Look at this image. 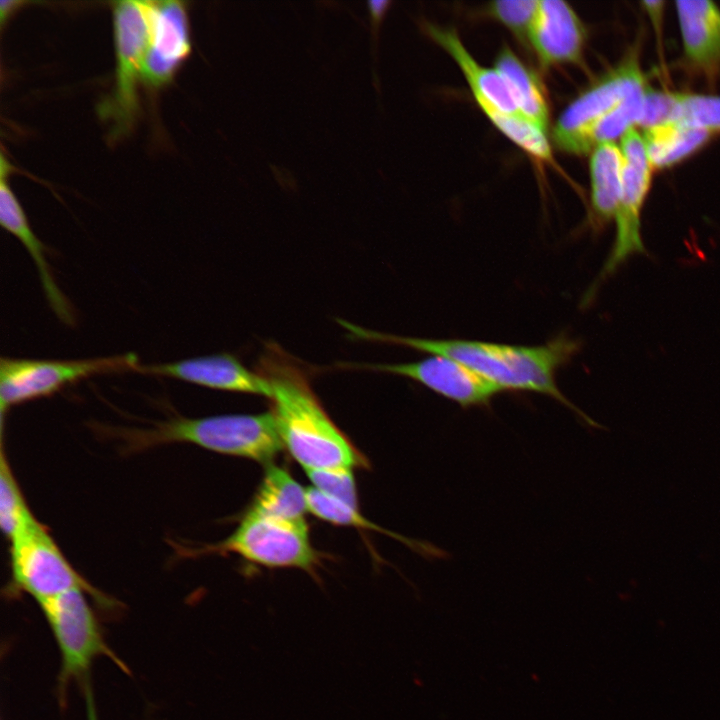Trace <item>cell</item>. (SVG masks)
I'll return each mask as SVG.
<instances>
[{"instance_id": "7", "label": "cell", "mask_w": 720, "mask_h": 720, "mask_svg": "<svg viewBox=\"0 0 720 720\" xmlns=\"http://www.w3.org/2000/svg\"><path fill=\"white\" fill-rule=\"evenodd\" d=\"M113 27L116 51L115 84L110 97L101 104L100 113L112 123V136L127 134L139 112L138 84L150 34L149 1L113 3Z\"/></svg>"}, {"instance_id": "25", "label": "cell", "mask_w": 720, "mask_h": 720, "mask_svg": "<svg viewBox=\"0 0 720 720\" xmlns=\"http://www.w3.org/2000/svg\"><path fill=\"white\" fill-rule=\"evenodd\" d=\"M670 121L720 135V95L674 91Z\"/></svg>"}, {"instance_id": "3", "label": "cell", "mask_w": 720, "mask_h": 720, "mask_svg": "<svg viewBox=\"0 0 720 720\" xmlns=\"http://www.w3.org/2000/svg\"><path fill=\"white\" fill-rule=\"evenodd\" d=\"M114 433L130 450L182 442L258 462L271 461L284 448L271 411L202 418L175 415L146 428H117Z\"/></svg>"}, {"instance_id": "29", "label": "cell", "mask_w": 720, "mask_h": 720, "mask_svg": "<svg viewBox=\"0 0 720 720\" xmlns=\"http://www.w3.org/2000/svg\"><path fill=\"white\" fill-rule=\"evenodd\" d=\"M88 688L89 687L86 688L85 692L87 720H98L94 698L91 690Z\"/></svg>"}, {"instance_id": "26", "label": "cell", "mask_w": 720, "mask_h": 720, "mask_svg": "<svg viewBox=\"0 0 720 720\" xmlns=\"http://www.w3.org/2000/svg\"><path fill=\"white\" fill-rule=\"evenodd\" d=\"M539 0H502L488 4V15L522 40L529 38Z\"/></svg>"}, {"instance_id": "11", "label": "cell", "mask_w": 720, "mask_h": 720, "mask_svg": "<svg viewBox=\"0 0 720 720\" xmlns=\"http://www.w3.org/2000/svg\"><path fill=\"white\" fill-rule=\"evenodd\" d=\"M358 367L407 377L462 407L487 405L502 392L495 384L463 364L444 356L396 364H358Z\"/></svg>"}, {"instance_id": "24", "label": "cell", "mask_w": 720, "mask_h": 720, "mask_svg": "<svg viewBox=\"0 0 720 720\" xmlns=\"http://www.w3.org/2000/svg\"><path fill=\"white\" fill-rule=\"evenodd\" d=\"M36 520L17 483L4 451L0 460V525L8 540Z\"/></svg>"}, {"instance_id": "13", "label": "cell", "mask_w": 720, "mask_h": 720, "mask_svg": "<svg viewBox=\"0 0 720 720\" xmlns=\"http://www.w3.org/2000/svg\"><path fill=\"white\" fill-rule=\"evenodd\" d=\"M134 372L173 378L210 389L271 397L268 381L257 371L247 369L235 356L227 353L166 363H140Z\"/></svg>"}, {"instance_id": "14", "label": "cell", "mask_w": 720, "mask_h": 720, "mask_svg": "<svg viewBox=\"0 0 720 720\" xmlns=\"http://www.w3.org/2000/svg\"><path fill=\"white\" fill-rule=\"evenodd\" d=\"M528 42L543 67L565 63L581 64L586 30L568 3L562 0H541Z\"/></svg>"}, {"instance_id": "2", "label": "cell", "mask_w": 720, "mask_h": 720, "mask_svg": "<svg viewBox=\"0 0 720 720\" xmlns=\"http://www.w3.org/2000/svg\"><path fill=\"white\" fill-rule=\"evenodd\" d=\"M256 371L271 387L272 414L284 447L306 472L352 470L363 457L328 416L304 369L270 343Z\"/></svg>"}, {"instance_id": "20", "label": "cell", "mask_w": 720, "mask_h": 720, "mask_svg": "<svg viewBox=\"0 0 720 720\" xmlns=\"http://www.w3.org/2000/svg\"><path fill=\"white\" fill-rule=\"evenodd\" d=\"M495 69L508 84L520 115L541 129H547L549 107L543 84L532 70L509 48L499 52Z\"/></svg>"}, {"instance_id": "8", "label": "cell", "mask_w": 720, "mask_h": 720, "mask_svg": "<svg viewBox=\"0 0 720 720\" xmlns=\"http://www.w3.org/2000/svg\"><path fill=\"white\" fill-rule=\"evenodd\" d=\"M86 594L80 589L71 590L39 604L60 652L58 682L62 694L71 680L87 674L98 657H107L123 671H129L106 643Z\"/></svg>"}, {"instance_id": "5", "label": "cell", "mask_w": 720, "mask_h": 720, "mask_svg": "<svg viewBox=\"0 0 720 720\" xmlns=\"http://www.w3.org/2000/svg\"><path fill=\"white\" fill-rule=\"evenodd\" d=\"M648 86L639 48L634 47L567 106L554 126L555 144L567 153L587 154L590 131L628 99L644 93Z\"/></svg>"}, {"instance_id": "22", "label": "cell", "mask_w": 720, "mask_h": 720, "mask_svg": "<svg viewBox=\"0 0 720 720\" xmlns=\"http://www.w3.org/2000/svg\"><path fill=\"white\" fill-rule=\"evenodd\" d=\"M307 506L308 511L316 517L337 525L354 526L357 528L370 529L386 533L398 540L408 544V546L415 548L424 554H430L432 556H441L443 552L430 544H423L422 542L412 541L402 536L381 529L373 522L364 518L358 508L353 507L341 500L333 498L324 494L314 487L306 489Z\"/></svg>"}, {"instance_id": "4", "label": "cell", "mask_w": 720, "mask_h": 720, "mask_svg": "<svg viewBox=\"0 0 720 720\" xmlns=\"http://www.w3.org/2000/svg\"><path fill=\"white\" fill-rule=\"evenodd\" d=\"M10 542L12 586L40 604L65 592L80 589L99 605L117 602L83 578L65 557L47 528L37 519Z\"/></svg>"}, {"instance_id": "18", "label": "cell", "mask_w": 720, "mask_h": 720, "mask_svg": "<svg viewBox=\"0 0 720 720\" xmlns=\"http://www.w3.org/2000/svg\"><path fill=\"white\" fill-rule=\"evenodd\" d=\"M589 173L591 208L598 223L614 220L619 205L624 173V158L620 146L606 142L590 153Z\"/></svg>"}, {"instance_id": "9", "label": "cell", "mask_w": 720, "mask_h": 720, "mask_svg": "<svg viewBox=\"0 0 720 720\" xmlns=\"http://www.w3.org/2000/svg\"><path fill=\"white\" fill-rule=\"evenodd\" d=\"M200 552H233L270 568L312 570L317 562L305 520H286L248 510L229 537L193 553Z\"/></svg>"}, {"instance_id": "19", "label": "cell", "mask_w": 720, "mask_h": 720, "mask_svg": "<svg viewBox=\"0 0 720 720\" xmlns=\"http://www.w3.org/2000/svg\"><path fill=\"white\" fill-rule=\"evenodd\" d=\"M642 137L655 171L671 168L690 158L715 136L703 129L669 121L644 129Z\"/></svg>"}, {"instance_id": "15", "label": "cell", "mask_w": 720, "mask_h": 720, "mask_svg": "<svg viewBox=\"0 0 720 720\" xmlns=\"http://www.w3.org/2000/svg\"><path fill=\"white\" fill-rule=\"evenodd\" d=\"M683 60L696 75L713 83L720 75V8L712 1H676Z\"/></svg>"}, {"instance_id": "21", "label": "cell", "mask_w": 720, "mask_h": 720, "mask_svg": "<svg viewBox=\"0 0 720 720\" xmlns=\"http://www.w3.org/2000/svg\"><path fill=\"white\" fill-rule=\"evenodd\" d=\"M248 511L286 520L303 521L308 511L306 489L286 470L269 465Z\"/></svg>"}, {"instance_id": "23", "label": "cell", "mask_w": 720, "mask_h": 720, "mask_svg": "<svg viewBox=\"0 0 720 720\" xmlns=\"http://www.w3.org/2000/svg\"><path fill=\"white\" fill-rule=\"evenodd\" d=\"M494 126L537 161L551 163L552 150L546 131L517 115L501 112L484 100H475Z\"/></svg>"}, {"instance_id": "10", "label": "cell", "mask_w": 720, "mask_h": 720, "mask_svg": "<svg viewBox=\"0 0 720 720\" xmlns=\"http://www.w3.org/2000/svg\"><path fill=\"white\" fill-rule=\"evenodd\" d=\"M624 158L622 193L614 217L616 235L609 255L598 277L585 296L592 300L599 285L613 275L630 257L645 254L642 237V210L650 191L653 168L642 134L632 128L620 139Z\"/></svg>"}, {"instance_id": "28", "label": "cell", "mask_w": 720, "mask_h": 720, "mask_svg": "<svg viewBox=\"0 0 720 720\" xmlns=\"http://www.w3.org/2000/svg\"><path fill=\"white\" fill-rule=\"evenodd\" d=\"M29 2L27 1H19V0H2L0 2V24L1 27L4 26L5 22L8 20V18L21 6L27 4Z\"/></svg>"}, {"instance_id": "17", "label": "cell", "mask_w": 720, "mask_h": 720, "mask_svg": "<svg viewBox=\"0 0 720 720\" xmlns=\"http://www.w3.org/2000/svg\"><path fill=\"white\" fill-rule=\"evenodd\" d=\"M423 27L426 34L457 63L475 100L487 101L503 113L521 116L502 75L495 68L491 69L479 64L466 49L455 30L430 23L423 24Z\"/></svg>"}, {"instance_id": "12", "label": "cell", "mask_w": 720, "mask_h": 720, "mask_svg": "<svg viewBox=\"0 0 720 720\" xmlns=\"http://www.w3.org/2000/svg\"><path fill=\"white\" fill-rule=\"evenodd\" d=\"M150 34L142 82L158 88L170 82L191 51L188 17L181 1H149Z\"/></svg>"}, {"instance_id": "16", "label": "cell", "mask_w": 720, "mask_h": 720, "mask_svg": "<svg viewBox=\"0 0 720 720\" xmlns=\"http://www.w3.org/2000/svg\"><path fill=\"white\" fill-rule=\"evenodd\" d=\"M11 168L9 161L2 153L0 164V224L6 231L14 235L29 252L38 270L46 299L58 319L65 325L74 326L76 322L74 309L57 285L45 255L49 249L33 232L21 204L8 184L7 176Z\"/></svg>"}, {"instance_id": "6", "label": "cell", "mask_w": 720, "mask_h": 720, "mask_svg": "<svg viewBox=\"0 0 720 720\" xmlns=\"http://www.w3.org/2000/svg\"><path fill=\"white\" fill-rule=\"evenodd\" d=\"M139 364L135 353L77 360L1 357L2 420L15 405L51 396L91 376L134 372Z\"/></svg>"}, {"instance_id": "1", "label": "cell", "mask_w": 720, "mask_h": 720, "mask_svg": "<svg viewBox=\"0 0 720 720\" xmlns=\"http://www.w3.org/2000/svg\"><path fill=\"white\" fill-rule=\"evenodd\" d=\"M358 339L401 345L451 358L495 384L501 391H529L554 398L590 426L600 427L559 389L556 373L578 350L579 344L559 336L543 345L519 346L464 339H429L366 330L341 321Z\"/></svg>"}, {"instance_id": "27", "label": "cell", "mask_w": 720, "mask_h": 720, "mask_svg": "<svg viewBox=\"0 0 720 720\" xmlns=\"http://www.w3.org/2000/svg\"><path fill=\"white\" fill-rule=\"evenodd\" d=\"M306 473L312 487L358 508L356 485L352 470H315Z\"/></svg>"}]
</instances>
